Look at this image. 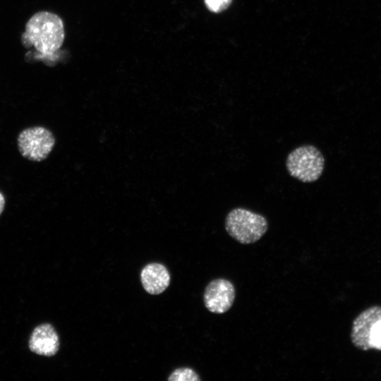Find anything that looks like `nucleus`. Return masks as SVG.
I'll list each match as a JSON object with an SVG mask.
<instances>
[{
  "instance_id": "f257e3e1",
  "label": "nucleus",
  "mask_w": 381,
  "mask_h": 381,
  "mask_svg": "<svg viewBox=\"0 0 381 381\" xmlns=\"http://www.w3.org/2000/svg\"><path fill=\"white\" fill-rule=\"evenodd\" d=\"M64 38L62 19L55 13L42 11L27 21L20 41L25 49L34 47L40 58L50 59L60 49Z\"/></svg>"
},
{
  "instance_id": "f03ea898",
  "label": "nucleus",
  "mask_w": 381,
  "mask_h": 381,
  "mask_svg": "<svg viewBox=\"0 0 381 381\" xmlns=\"http://www.w3.org/2000/svg\"><path fill=\"white\" fill-rule=\"evenodd\" d=\"M224 226L228 234L242 244H252L259 241L268 229L265 216L248 209L236 207L226 216Z\"/></svg>"
},
{
  "instance_id": "7ed1b4c3",
  "label": "nucleus",
  "mask_w": 381,
  "mask_h": 381,
  "mask_svg": "<svg viewBox=\"0 0 381 381\" xmlns=\"http://www.w3.org/2000/svg\"><path fill=\"white\" fill-rule=\"evenodd\" d=\"M325 162L318 148L306 145L295 148L288 155L286 168L291 177L303 183H313L322 174Z\"/></svg>"
},
{
  "instance_id": "20e7f679",
  "label": "nucleus",
  "mask_w": 381,
  "mask_h": 381,
  "mask_svg": "<svg viewBox=\"0 0 381 381\" xmlns=\"http://www.w3.org/2000/svg\"><path fill=\"white\" fill-rule=\"evenodd\" d=\"M54 144L53 134L42 126L26 128L18 137V147L20 154L31 161L40 162L45 159Z\"/></svg>"
},
{
  "instance_id": "39448f33",
  "label": "nucleus",
  "mask_w": 381,
  "mask_h": 381,
  "mask_svg": "<svg viewBox=\"0 0 381 381\" xmlns=\"http://www.w3.org/2000/svg\"><path fill=\"white\" fill-rule=\"evenodd\" d=\"M235 297L236 289L233 283L226 279L217 278L205 287L203 301L210 312L222 314L231 308Z\"/></svg>"
},
{
  "instance_id": "423d86ee",
  "label": "nucleus",
  "mask_w": 381,
  "mask_h": 381,
  "mask_svg": "<svg viewBox=\"0 0 381 381\" xmlns=\"http://www.w3.org/2000/svg\"><path fill=\"white\" fill-rule=\"evenodd\" d=\"M380 320L381 306L370 307L354 319L351 332V339L354 346L363 351L371 349L370 334L375 325Z\"/></svg>"
},
{
  "instance_id": "0eeeda50",
  "label": "nucleus",
  "mask_w": 381,
  "mask_h": 381,
  "mask_svg": "<svg viewBox=\"0 0 381 381\" xmlns=\"http://www.w3.org/2000/svg\"><path fill=\"white\" fill-rule=\"evenodd\" d=\"M29 348L38 355H55L59 348V339L54 328L49 324L37 327L31 334Z\"/></svg>"
},
{
  "instance_id": "6e6552de",
  "label": "nucleus",
  "mask_w": 381,
  "mask_h": 381,
  "mask_svg": "<svg viewBox=\"0 0 381 381\" xmlns=\"http://www.w3.org/2000/svg\"><path fill=\"white\" fill-rule=\"evenodd\" d=\"M140 280L144 289L149 294L157 295L169 286L170 275L164 265L152 262L145 265L140 272Z\"/></svg>"
},
{
  "instance_id": "1a4fd4ad",
  "label": "nucleus",
  "mask_w": 381,
  "mask_h": 381,
  "mask_svg": "<svg viewBox=\"0 0 381 381\" xmlns=\"http://www.w3.org/2000/svg\"><path fill=\"white\" fill-rule=\"evenodd\" d=\"M169 381H200L198 374L190 368H180L174 370L168 377Z\"/></svg>"
},
{
  "instance_id": "9d476101",
  "label": "nucleus",
  "mask_w": 381,
  "mask_h": 381,
  "mask_svg": "<svg viewBox=\"0 0 381 381\" xmlns=\"http://www.w3.org/2000/svg\"><path fill=\"white\" fill-rule=\"evenodd\" d=\"M232 0H204L207 8L212 12L219 13L226 10Z\"/></svg>"
},
{
  "instance_id": "9b49d317",
  "label": "nucleus",
  "mask_w": 381,
  "mask_h": 381,
  "mask_svg": "<svg viewBox=\"0 0 381 381\" xmlns=\"http://www.w3.org/2000/svg\"><path fill=\"white\" fill-rule=\"evenodd\" d=\"M371 349L381 350V320L374 326L370 337Z\"/></svg>"
},
{
  "instance_id": "f8f14e48",
  "label": "nucleus",
  "mask_w": 381,
  "mask_h": 381,
  "mask_svg": "<svg viewBox=\"0 0 381 381\" xmlns=\"http://www.w3.org/2000/svg\"><path fill=\"white\" fill-rule=\"evenodd\" d=\"M5 205V199L2 193L0 192V214H1Z\"/></svg>"
}]
</instances>
